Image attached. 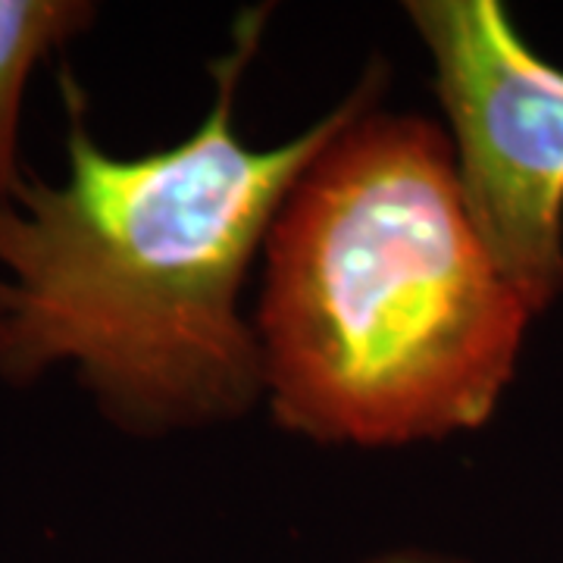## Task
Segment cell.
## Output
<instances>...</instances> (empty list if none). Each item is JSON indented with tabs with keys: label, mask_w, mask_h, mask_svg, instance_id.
Instances as JSON below:
<instances>
[{
	"label": "cell",
	"mask_w": 563,
	"mask_h": 563,
	"mask_svg": "<svg viewBox=\"0 0 563 563\" xmlns=\"http://www.w3.org/2000/svg\"><path fill=\"white\" fill-rule=\"evenodd\" d=\"M466 213L529 313L563 291V73L495 0H413Z\"/></svg>",
	"instance_id": "3"
},
{
	"label": "cell",
	"mask_w": 563,
	"mask_h": 563,
	"mask_svg": "<svg viewBox=\"0 0 563 563\" xmlns=\"http://www.w3.org/2000/svg\"><path fill=\"white\" fill-rule=\"evenodd\" d=\"M98 16L85 0H0V201L25 188L20 163V120L25 85L57 47L91 29Z\"/></svg>",
	"instance_id": "4"
},
{
	"label": "cell",
	"mask_w": 563,
	"mask_h": 563,
	"mask_svg": "<svg viewBox=\"0 0 563 563\" xmlns=\"http://www.w3.org/2000/svg\"><path fill=\"white\" fill-rule=\"evenodd\" d=\"M373 103L282 201L254 325L279 426L363 448L483 426L532 317L466 213L448 139Z\"/></svg>",
	"instance_id": "2"
},
{
	"label": "cell",
	"mask_w": 563,
	"mask_h": 563,
	"mask_svg": "<svg viewBox=\"0 0 563 563\" xmlns=\"http://www.w3.org/2000/svg\"><path fill=\"white\" fill-rule=\"evenodd\" d=\"M263 22V10L244 13L232 54L213 63L207 120L154 154L101 147L79 85L63 76L66 176L29 179L0 201L7 383L69 366L103 417L135 435L235 420L266 395L261 342L239 307L247 269L307 163L379 98L383 69L298 139L251 147L232 110Z\"/></svg>",
	"instance_id": "1"
}]
</instances>
